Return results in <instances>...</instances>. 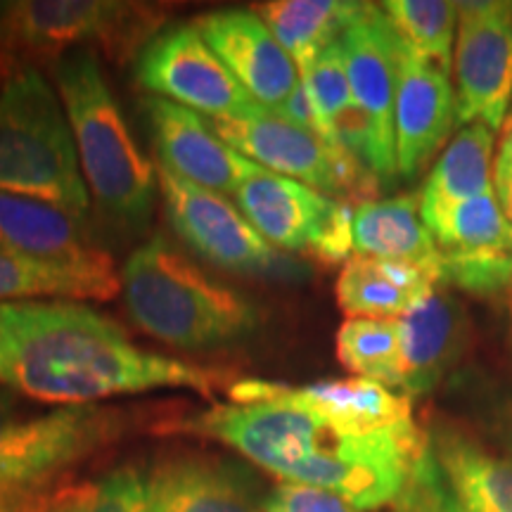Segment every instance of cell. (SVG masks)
<instances>
[{"label": "cell", "mask_w": 512, "mask_h": 512, "mask_svg": "<svg viewBox=\"0 0 512 512\" xmlns=\"http://www.w3.org/2000/svg\"><path fill=\"white\" fill-rule=\"evenodd\" d=\"M0 384L34 401L91 406L162 387L211 396L228 375L147 354L91 306L29 299L0 304Z\"/></svg>", "instance_id": "6da1fadb"}, {"label": "cell", "mask_w": 512, "mask_h": 512, "mask_svg": "<svg viewBox=\"0 0 512 512\" xmlns=\"http://www.w3.org/2000/svg\"><path fill=\"white\" fill-rule=\"evenodd\" d=\"M53 79L93 200L117 226L143 230L155 214L157 171L128 131L98 57L88 48L64 53Z\"/></svg>", "instance_id": "7a4b0ae2"}, {"label": "cell", "mask_w": 512, "mask_h": 512, "mask_svg": "<svg viewBox=\"0 0 512 512\" xmlns=\"http://www.w3.org/2000/svg\"><path fill=\"white\" fill-rule=\"evenodd\" d=\"M124 306L133 323L176 349H214L254 335L261 311L238 290L209 278L164 235L121 268Z\"/></svg>", "instance_id": "3957f363"}, {"label": "cell", "mask_w": 512, "mask_h": 512, "mask_svg": "<svg viewBox=\"0 0 512 512\" xmlns=\"http://www.w3.org/2000/svg\"><path fill=\"white\" fill-rule=\"evenodd\" d=\"M0 192L53 204L76 221L91 209L72 126L36 67H17L0 88Z\"/></svg>", "instance_id": "277c9868"}, {"label": "cell", "mask_w": 512, "mask_h": 512, "mask_svg": "<svg viewBox=\"0 0 512 512\" xmlns=\"http://www.w3.org/2000/svg\"><path fill=\"white\" fill-rule=\"evenodd\" d=\"M219 138L249 162L294 178L323 195H347L370 202L377 178L342 147H332L278 112L254 105L228 119H211ZM361 202V204H363Z\"/></svg>", "instance_id": "5b68a950"}, {"label": "cell", "mask_w": 512, "mask_h": 512, "mask_svg": "<svg viewBox=\"0 0 512 512\" xmlns=\"http://www.w3.org/2000/svg\"><path fill=\"white\" fill-rule=\"evenodd\" d=\"M171 228L204 261L221 271L245 275H297L299 266L278 254L252 223L219 192L192 185L169 169H157Z\"/></svg>", "instance_id": "8992f818"}, {"label": "cell", "mask_w": 512, "mask_h": 512, "mask_svg": "<svg viewBox=\"0 0 512 512\" xmlns=\"http://www.w3.org/2000/svg\"><path fill=\"white\" fill-rule=\"evenodd\" d=\"M126 430V415L102 406H69L17 422L0 437V491L46 489L50 482Z\"/></svg>", "instance_id": "52a82bcc"}, {"label": "cell", "mask_w": 512, "mask_h": 512, "mask_svg": "<svg viewBox=\"0 0 512 512\" xmlns=\"http://www.w3.org/2000/svg\"><path fill=\"white\" fill-rule=\"evenodd\" d=\"M150 34V10L114 0H22L0 5V50L55 55L67 48L133 46Z\"/></svg>", "instance_id": "ba28073f"}, {"label": "cell", "mask_w": 512, "mask_h": 512, "mask_svg": "<svg viewBox=\"0 0 512 512\" xmlns=\"http://www.w3.org/2000/svg\"><path fill=\"white\" fill-rule=\"evenodd\" d=\"M136 79L157 98L209 114L211 119L238 117L256 105L209 48L195 22L157 31L140 50Z\"/></svg>", "instance_id": "9c48e42d"}, {"label": "cell", "mask_w": 512, "mask_h": 512, "mask_svg": "<svg viewBox=\"0 0 512 512\" xmlns=\"http://www.w3.org/2000/svg\"><path fill=\"white\" fill-rule=\"evenodd\" d=\"M460 124L503 126L512 100V3H458L453 48Z\"/></svg>", "instance_id": "30bf717a"}, {"label": "cell", "mask_w": 512, "mask_h": 512, "mask_svg": "<svg viewBox=\"0 0 512 512\" xmlns=\"http://www.w3.org/2000/svg\"><path fill=\"white\" fill-rule=\"evenodd\" d=\"M235 403H285L316 415L344 434H370L413 420L411 396L368 377L323 380L290 387L283 382L240 380L228 387Z\"/></svg>", "instance_id": "8fae6325"}, {"label": "cell", "mask_w": 512, "mask_h": 512, "mask_svg": "<svg viewBox=\"0 0 512 512\" xmlns=\"http://www.w3.org/2000/svg\"><path fill=\"white\" fill-rule=\"evenodd\" d=\"M195 27L249 98L264 110L278 112L302 81L297 64L256 12H209L195 19Z\"/></svg>", "instance_id": "7c38bea8"}, {"label": "cell", "mask_w": 512, "mask_h": 512, "mask_svg": "<svg viewBox=\"0 0 512 512\" xmlns=\"http://www.w3.org/2000/svg\"><path fill=\"white\" fill-rule=\"evenodd\" d=\"M159 166L183 181L219 195H235L247 171V157L219 138L211 121L176 102L150 95L143 102Z\"/></svg>", "instance_id": "4fadbf2b"}, {"label": "cell", "mask_w": 512, "mask_h": 512, "mask_svg": "<svg viewBox=\"0 0 512 512\" xmlns=\"http://www.w3.org/2000/svg\"><path fill=\"white\" fill-rule=\"evenodd\" d=\"M456 121V91L448 74L403 43L394 102L399 176H418L451 136Z\"/></svg>", "instance_id": "5bb4252c"}, {"label": "cell", "mask_w": 512, "mask_h": 512, "mask_svg": "<svg viewBox=\"0 0 512 512\" xmlns=\"http://www.w3.org/2000/svg\"><path fill=\"white\" fill-rule=\"evenodd\" d=\"M347 60L349 86L354 102L373 121L384 150L396 157L394 102L399 86L401 38L382 5L361 3V10L339 36Z\"/></svg>", "instance_id": "9a60e30c"}, {"label": "cell", "mask_w": 512, "mask_h": 512, "mask_svg": "<svg viewBox=\"0 0 512 512\" xmlns=\"http://www.w3.org/2000/svg\"><path fill=\"white\" fill-rule=\"evenodd\" d=\"M150 512H264L259 477L216 456H178L150 472Z\"/></svg>", "instance_id": "2e32d148"}, {"label": "cell", "mask_w": 512, "mask_h": 512, "mask_svg": "<svg viewBox=\"0 0 512 512\" xmlns=\"http://www.w3.org/2000/svg\"><path fill=\"white\" fill-rule=\"evenodd\" d=\"M233 197L256 233L268 245L273 242L287 252L311 249L337 202L335 197L254 162H247L245 178Z\"/></svg>", "instance_id": "e0dca14e"}, {"label": "cell", "mask_w": 512, "mask_h": 512, "mask_svg": "<svg viewBox=\"0 0 512 512\" xmlns=\"http://www.w3.org/2000/svg\"><path fill=\"white\" fill-rule=\"evenodd\" d=\"M0 249L81 271H112V256L91 245L81 221L53 204L0 192Z\"/></svg>", "instance_id": "ac0fdd59"}, {"label": "cell", "mask_w": 512, "mask_h": 512, "mask_svg": "<svg viewBox=\"0 0 512 512\" xmlns=\"http://www.w3.org/2000/svg\"><path fill=\"white\" fill-rule=\"evenodd\" d=\"M394 320L401 342V392L411 399L430 394L463 351V306L446 292L434 290Z\"/></svg>", "instance_id": "d6986e66"}, {"label": "cell", "mask_w": 512, "mask_h": 512, "mask_svg": "<svg viewBox=\"0 0 512 512\" xmlns=\"http://www.w3.org/2000/svg\"><path fill=\"white\" fill-rule=\"evenodd\" d=\"M430 446L448 489L470 512H512V458L470 434L439 427Z\"/></svg>", "instance_id": "ffe728a7"}, {"label": "cell", "mask_w": 512, "mask_h": 512, "mask_svg": "<svg viewBox=\"0 0 512 512\" xmlns=\"http://www.w3.org/2000/svg\"><path fill=\"white\" fill-rule=\"evenodd\" d=\"M354 252L418 266L441 283V252L420 216V195L370 200L354 209Z\"/></svg>", "instance_id": "44dd1931"}, {"label": "cell", "mask_w": 512, "mask_h": 512, "mask_svg": "<svg viewBox=\"0 0 512 512\" xmlns=\"http://www.w3.org/2000/svg\"><path fill=\"white\" fill-rule=\"evenodd\" d=\"M437 280L418 266L351 256L337 280V304L351 318L394 320L437 290Z\"/></svg>", "instance_id": "7402d4cb"}, {"label": "cell", "mask_w": 512, "mask_h": 512, "mask_svg": "<svg viewBox=\"0 0 512 512\" xmlns=\"http://www.w3.org/2000/svg\"><path fill=\"white\" fill-rule=\"evenodd\" d=\"M420 216L441 254L512 252V223L505 219L496 190L465 202H420Z\"/></svg>", "instance_id": "603a6c76"}, {"label": "cell", "mask_w": 512, "mask_h": 512, "mask_svg": "<svg viewBox=\"0 0 512 512\" xmlns=\"http://www.w3.org/2000/svg\"><path fill=\"white\" fill-rule=\"evenodd\" d=\"M358 10L361 3L351 0H273L261 3L256 15L304 74L325 48L339 41Z\"/></svg>", "instance_id": "cb8c5ba5"}, {"label": "cell", "mask_w": 512, "mask_h": 512, "mask_svg": "<svg viewBox=\"0 0 512 512\" xmlns=\"http://www.w3.org/2000/svg\"><path fill=\"white\" fill-rule=\"evenodd\" d=\"M117 271H81V268L43 264L0 249V304L29 302L34 297H74L107 302L119 294Z\"/></svg>", "instance_id": "d4e9b609"}, {"label": "cell", "mask_w": 512, "mask_h": 512, "mask_svg": "<svg viewBox=\"0 0 512 512\" xmlns=\"http://www.w3.org/2000/svg\"><path fill=\"white\" fill-rule=\"evenodd\" d=\"M494 131L467 124L453 136L422 185L420 202H465L494 192Z\"/></svg>", "instance_id": "484cf974"}, {"label": "cell", "mask_w": 512, "mask_h": 512, "mask_svg": "<svg viewBox=\"0 0 512 512\" xmlns=\"http://www.w3.org/2000/svg\"><path fill=\"white\" fill-rule=\"evenodd\" d=\"M384 15L413 53L451 74L453 34L458 27V3L446 0H387Z\"/></svg>", "instance_id": "4316f807"}, {"label": "cell", "mask_w": 512, "mask_h": 512, "mask_svg": "<svg viewBox=\"0 0 512 512\" xmlns=\"http://www.w3.org/2000/svg\"><path fill=\"white\" fill-rule=\"evenodd\" d=\"M337 358L351 373L401 389V342L396 320L349 318L337 332Z\"/></svg>", "instance_id": "83f0119b"}, {"label": "cell", "mask_w": 512, "mask_h": 512, "mask_svg": "<svg viewBox=\"0 0 512 512\" xmlns=\"http://www.w3.org/2000/svg\"><path fill=\"white\" fill-rule=\"evenodd\" d=\"M53 512H150V477L119 467L95 484L62 489Z\"/></svg>", "instance_id": "f1b7e54d"}, {"label": "cell", "mask_w": 512, "mask_h": 512, "mask_svg": "<svg viewBox=\"0 0 512 512\" xmlns=\"http://www.w3.org/2000/svg\"><path fill=\"white\" fill-rule=\"evenodd\" d=\"M302 81L306 91L311 95V102L313 107H316L320 124L325 128L328 143L332 147H339L332 126H335V121L342 117V112H347L349 107L354 105L342 41H335L332 46L325 48L323 53L318 55V60L302 74Z\"/></svg>", "instance_id": "f546056e"}, {"label": "cell", "mask_w": 512, "mask_h": 512, "mask_svg": "<svg viewBox=\"0 0 512 512\" xmlns=\"http://www.w3.org/2000/svg\"><path fill=\"white\" fill-rule=\"evenodd\" d=\"M441 283L472 294H498L512 287V252L451 256L441 254Z\"/></svg>", "instance_id": "4dcf8cb0"}, {"label": "cell", "mask_w": 512, "mask_h": 512, "mask_svg": "<svg viewBox=\"0 0 512 512\" xmlns=\"http://www.w3.org/2000/svg\"><path fill=\"white\" fill-rule=\"evenodd\" d=\"M396 503L403 505L408 512H470L460 505L453 491L448 489L437 460H434L432 446L427 456L415 467L411 482H408L406 491Z\"/></svg>", "instance_id": "1f68e13d"}, {"label": "cell", "mask_w": 512, "mask_h": 512, "mask_svg": "<svg viewBox=\"0 0 512 512\" xmlns=\"http://www.w3.org/2000/svg\"><path fill=\"white\" fill-rule=\"evenodd\" d=\"M264 512H358L344 498L316 486L283 482L264 501Z\"/></svg>", "instance_id": "d6a6232c"}, {"label": "cell", "mask_w": 512, "mask_h": 512, "mask_svg": "<svg viewBox=\"0 0 512 512\" xmlns=\"http://www.w3.org/2000/svg\"><path fill=\"white\" fill-rule=\"evenodd\" d=\"M309 252L325 264H342L354 254V209L337 200Z\"/></svg>", "instance_id": "836d02e7"}, {"label": "cell", "mask_w": 512, "mask_h": 512, "mask_svg": "<svg viewBox=\"0 0 512 512\" xmlns=\"http://www.w3.org/2000/svg\"><path fill=\"white\" fill-rule=\"evenodd\" d=\"M278 114H280V117H285L287 121H292V124L302 126L304 131H309V133H313V136H318L320 140H325V143H328L325 128H323V124H320L318 112H316V107H313L311 95H309V91H306L304 81L297 83V88H294L285 105L280 107Z\"/></svg>", "instance_id": "e575fe53"}, {"label": "cell", "mask_w": 512, "mask_h": 512, "mask_svg": "<svg viewBox=\"0 0 512 512\" xmlns=\"http://www.w3.org/2000/svg\"><path fill=\"white\" fill-rule=\"evenodd\" d=\"M60 491L53 489H17L0 491V512H48Z\"/></svg>", "instance_id": "d590c367"}, {"label": "cell", "mask_w": 512, "mask_h": 512, "mask_svg": "<svg viewBox=\"0 0 512 512\" xmlns=\"http://www.w3.org/2000/svg\"><path fill=\"white\" fill-rule=\"evenodd\" d=\"M22 422L17 418V394L0 384V437Z\"/></svg>", "instance_id": "8d00e7d4"}, {"label": "cell", "mask_w": 512, "mask_h": 512, "mask_svg": "<svg viewBox=\"0 0 512 512\" xmlns=\"http://www.w3.org/2000/svg\"><path fill=\"white\" fill-rule=\"evenodd\" d=\"M494 188H496V197L498 204H501L505 219L512 223V171L501 176H494Z\"/></svg>", "instance_id": "74e56055"}, {"label": "cell", "mask_w": 512, "mask_h": 512, "mask_svg": "<svg viewBox=\"0 0 512 512\" xmlns=\"http://www.w3.org/2000/svg\"><path fill=\"white\" fill-rule=\"evenodd\" d=\"M508 171H512V121L503 133L501 150H498V157H496V164H494V176L508 174Z\"/></svg>", "instance_id": "f35d334b"}, {"label": "cell", "mask_w": 512, "mask_h": 512, "mask_svg": "<svg viewBox=\"0 0 512 512\" xmlns=\"http://www.w3.org/2000/svg\"><path fill=\"white\" fill-rule=\"evenodd\" d=\"M15 57L12 55H8V53H3V50H0V88H3V83H5V79H8V76L15 72Z\"/></svg>", "instance_id": "ab89813d"}, {"label": "cell", "mask_w": 512, "mask_h": 512, "mask_svg": "<svg viewBox=\"0 0 512 512\" xmlns=\"http://www.w3.org/2000/svg\"><path fill=\"white\" fill-rule=\"evenodd\" d=\"M392 512H408L406 508H403V505H399V503H394V510Z\"/></svg>", "instance_id": "60d3db41"}, {"label": "cell", "mask_w": 512, "mask_h": 512, "mask_svg": "<svg viewBox=\"0 0 512 512\" xmlns=\"http://www.w3.org/2000/svg\"><path fill=\"white\" fill-rule=\"evenodd\" d=\"M57 496H60V494H57ZM48 512H53V508H50V510H48Z\"/></svg>", "instance_id": "b9f144b4"}, {"label": "cell", "mask_w": 512, "mask_h": 512, "mask_svg": "<svg viewBox=\"0 0 512 512\" xmlns=\"http://www.w3.org/2000/svg\"><path fill=\"white\" fill-rule=\"evenodd\" d=\"M510 121H512V117H510Z\"/></svg>", "instance_id": "7bdbcfd3"}]
</instances>
